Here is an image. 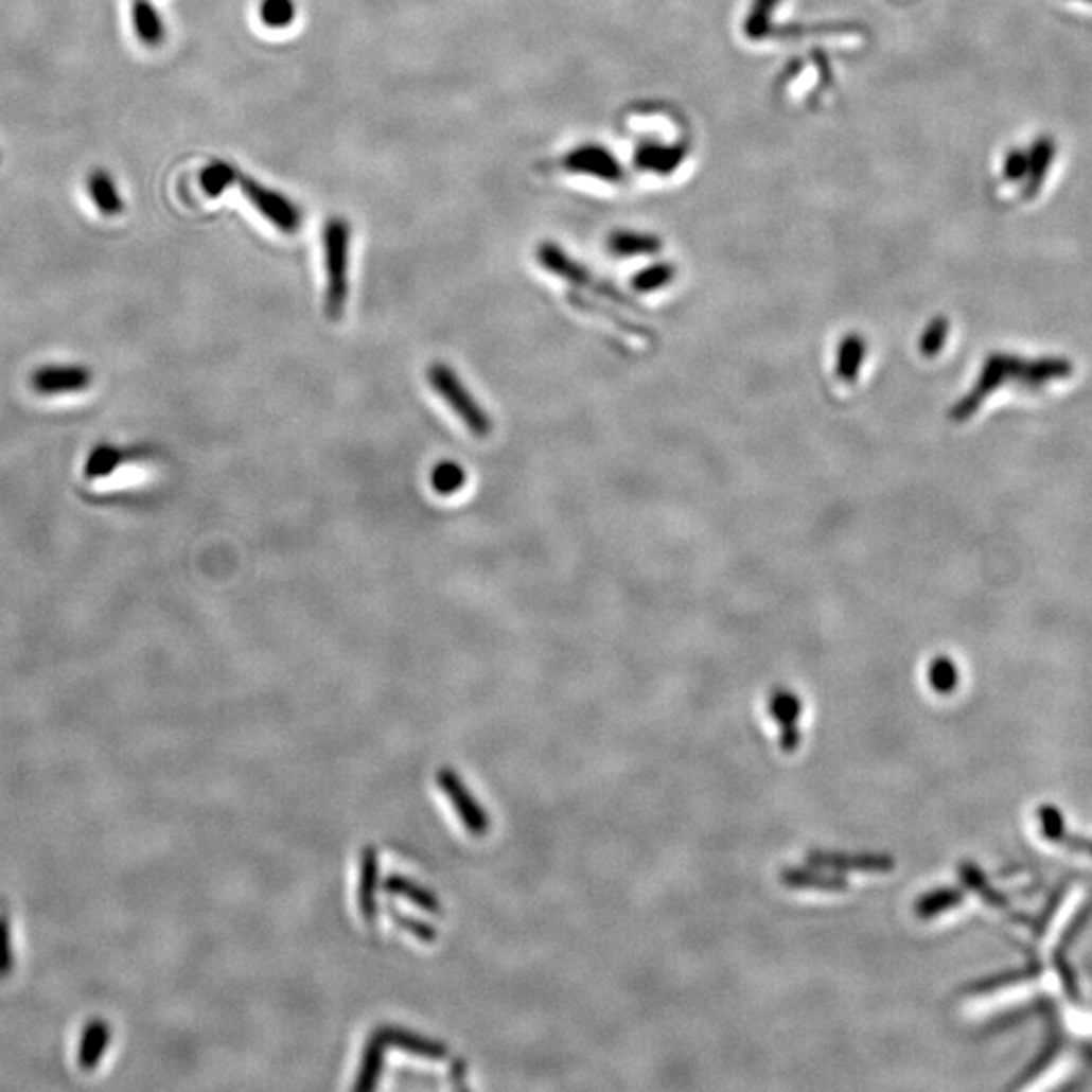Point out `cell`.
Wrapping results in <instances>:
<instances>
[{"label":"cell","mask_w":1092,"mask_h":1092,"mask_svg":"<svg viewBox=\"0 0 1092 1092\" xmlns=\"http://www.w3.org/2000/svg\"><path fill=\"white\" fill-rule=\"evenodd\" d=\"M1027 173V151L1024 148H1011L1009 153L1005 154L1004 158V175L1007 182H1022L1026 178Z\"/></svg>","instance_id":"23"},{"label":"cell","mask_w":1092,"mask_h":1092,"mask_svg":"<svg viewBox=\"0 0 1092 1092\" xmlns=\"http://www.w3.org/2000/svg\"><path fill=\"white\" fill-rule=\"evenodd\" d=\"M376 888H378V860L374 848H367L363 853V870H360V888H358V906L360 915L369 922H376Z\"/></svg>","instance_id":"11"},{"label":"cell","mask_w":1092,"mask_h":1092,"mask_svg":"<svg viewBox=\"0 0 1092 1092\" xmlns=\"http://www.w3.org/2000/svg\"><path fill=\"white\" fill-rule=\"evenodd\" d=\"M862 354H864V347L860 340H848L844 345V350L840 354V369L846 374V376H852L856 369H860V360H862Z\"/></svg>","instance_id":"25"},{"label":"cell","mask_w":1092,"mask_h":1092,"mask_svg":"<svg viewBox=\"0 0 1092 1092\" xmlns=\"http://www.w3.org/2000/svg\"><path fill=\"white\" fill-rule=\"evenodd\" d=\"M89 195L93 198L95 207L104 213V215H120L122 209H124V202L122 197L116 189V182L111 180V176L98 169L89 175Z\"/></svg>","instance_id":"15"},{"label":"cell","mask_w":1092,"mask_h":1092,"mask_svg":"<svg viewBox=\"0 0 1092 1092\" xmlns=\"http://www.w3.org/2000/svg\"><path fill=\"white\" fill-rule=\"evenodd\" d=\"M131 17H134L136 35L146 47H158L164 41L166 29H164V22L160 19L158 11L154 8L153 2L136 0L134 8H131Z\"/></svg>","instance_id":"12"},{"label":"cell","mask_w":1092,"mask_h":1092,"mask_svg":"<svg viewBox=\"0 0 1092 1092\" xmlns=\"http://www.w3.org/2000/svg\"><path fill=\"white\" fill-rule=\"evenodd\" d=\"M260 15L265 27L285 29L296 19V2L294 0H262Z\"/></svg>","instance_id":"20"},{"label":"cell","mask_w":1092,"mask_h":1092,"mask_svg":"<svg viewBox=\"0 0 1092 1092\" xmlns=\"http://www.w3.org/2000/svg\"><path fill=\"white\" fill-rule=\"evenodd\" d=\"M561 169L570 175L591 176L605 182H619L626 169L619 158L603 144H581L561 158Z\"/></svg>","instance_id":"6"},{"label":"cell","mask_w":1092,"mask_h":1092,"mask_svg":"<svg viewBox=\"0 0 1092 1092\" xmlns=\"http://www.w3.org/2000/svg\"><path fill=\"white\" fill-rule=\"evenodd\" d=\"M383 888L389 893V895L405 896L407 900H411L417 906H421L423 911L427 913H441V902L437 900V896L434 893H429L427 888L419 886L413 880L409 878H403V876H389L387 882L383 884Z\"/></svg>","instance_id":"16"},{"label":"cell","mask_w":1092,"mask_h":1092,"mask_svg":"<svg viewBox=\"0 0 1092 1092\" xmlns=\"http://www.w3.org/2000/svg\"><path fill=\"white\" fill-rule=\"evenodd\" d=\"M429 483L437 496H443V498L456 496L459 490H463V486L468 483L465 468L454 459H441L431 468Z\"/></svg>","instance_id":"14"},{"label":"cell","mask_w":1092,"mask_h":1092,"mask_svg":"<svg viewBox=\"0 0 1092 1092\" xmlns=\"http://www.w3.org/2000/svg\"><path fill=\"white\" fill-rule=\"evenodd\" d=\"M1087 2H1092V0H1087Z\"/></svg>","instance_id":"27"},{"label":"cell","mask_w":1092,"mask_h":1092,"mask_svg":"<svg viewBox=\"0 0 1092 1092\" xmlns=\"http://www.w3.org/2000/svg\"><path fill=\"white\" fill-rule=\"evenodd\" d=\"M607 247L613 256L619 258H635V256H650L662 247V241L652 233H637V231H613L607 240Z\"/></svg>","instance_id":"13"},{"label":"cell","mask_w":1092,"mask_h":1092,"mask_svg":"<svg viewBox=\"0 0 1092 1092\" xmlns=\"http://www.w3.org/2000/svg\"><path fill=\"white\" fill-rule=\"evenodd\" d=\"M674 267L670 263H657L644 271H639L634 278V287L637 292H654L657 287L670 284L674 278Z\"/></svg>","instance_id":"21"},{"label":"cell","mask_w":1092,"mask_h":1092,"mask_svg":"<svg viewBox=\"0 0 1092 1092\" xmlns=\"http://www.w3.org/2000/svg\"><path fill=\"white\" fill-rule=\"evenodd\" d=\"M931 677L937 690H951V686L957 682V668L949 659H939L933 666Z\"/></svg>","instance_id":"26"},{"label":"cell","mask_w":1092,"mask_h":1092,"mask_svg":"<svg viewBox=\"0 0 1092 1092\" xmlns=\"http://www.w3.org/2000/svg\"><path fill=\"white\" fill-rule=\"evenodd\" d=\"M385 1042H381L376 1036H372L363 1054V1067L358 1072L356 1082L352 1085L354 1091H371L378 1082V1076L385 1067Z\"/></svg>","instance_id":"18"},{"label":"cell","mask_w":1092,"mask_h":1092,"mask_svg":"<svg viewBox=\"0 0 1092 1092\" xmlns=\"http://www.w3.org/2000/svg\"><path fill=\"white\" fill-rule=\"evenodd\" d=\"M684 158L686 151L680 144H664L652 140L639 142L634 154L635 166L654 175H672L684 162Z\"/></svg>","instance_id":"9"},{"label":"cell","mask_w":1092,"mask_h":1092,"mask_svg":"<svg viewBox=\"0 0 1092 1092\" xmlns=\"http://www.w3.org/2000/svg\"><path fill=\"white\" fill-rule=\"evenodd\" d=\"M781 0H753L744 19V35L751 41H761L773 33V15Z\"/></svg>","instance_id":"17"},{"label":"cell","mask_w":1092,"mask_h":1092,"mask_svg":"<svg viewBox=\"0 0 1092 1092\" xmlns=\"http://www.w3.org/2000/svg\"><path fill=\"white\" fill-rule=\"evenodd\" d=\"M235 184L240 187L241 193L247 197V200L251 202V207L256 211L262 213V217L271 223L276 229H280L285 235H292L296 233L300 227H302V211L300 207L289 200V198L282 195L280 191H274V189H267L262 182H258L256 178H251L249 175H243L237 173V180Z\"/></svg>","instance_id":"4"},{"label":"cell","mask_w":1092,"mask_h":1092,"mask_svg":"<svg viewBox=\"0 0 1092 1092\" xmlns=\"http://www.w3.org/2000/svg\"><path fill=\"white\" fill-rule=\"evenodd\" d=\"M427 381L434 393L450 407V411L458 417L465 431L476 439L492 436L494 423L488 411L474 399L472 391L463 385L458 372L450 365L436 360L427 369Z\"/></svg>","instance_id":"3"},{"label":"cell","mask_w":1092,"mask_h":1092,"mask_svg":"<svg viewBox=\"0 0 1092 1092\" xmlns=\"http://www.w3.org/2000/svg\"><path fill=\"white\" fill-rule=\"evenodd\" d=\"M437 783L441 787V791L447 795L450 804L458 811L459 820L465 826V830L472 831L476 838L486 835L488 830H490V817L476 804L474 795L465 789L463 781L459 779L458 775L454 771H450V769H441L437 773Z\"/></svg>","instance_id":"7"},{"label":"cell","mask_w":1092,"mask_h":1092,"mask_svg":"<svg viewBox=\"0 0 1092 1092\" xmlns=\"http://www.w3.org/2000/svg\"><path fill=\"white\" fill-rule=\"evenodd\" d=\"M374 1036L381 1042H385V1046L405 1050L409 1054L423 1056V1058H429V1060H445L447 1058V1049L441 1042L423 1038V1036H417V1034L407 1032V1029L385 1026L381 1027Z\"/></svg>","instance_id":"10"},{"label":"cell","mask_w":1092,"mask_h":1092,"mask_svg":"<svg viewBox=\"0 0 1092 1092\" xmlns=\"http://www.w3.org/2000/svg\"><path fill=\"white\" fill-rule=\"evenodd\" d=\"M1072 371H1074V367H1072L1071 360L1058 358V356L1026 360V358H1020L1014 354H991L983 365L982 374H980L973 391L967 394L962 403L953 409V419L963 421V419L973 416L989 394L1009 381H1016L1027 389H1040L1049 383L1071 376Z\"/></svg>","instance_id":"1"},{"label":"cell","mask_w":1092,"mask_h":1092,"mask_svg":"<svg viewBox=\"0 0 1092 1092\" xmlns=\"http://www.w3.org/2000/svg\"><path fill=\"white\" fill-rule=\"evenodd\" d=\"M391 917H393L394 922H397L401 929L409 931L411 935H416L419 939H436V931H434V927H431V924H427V922H423V920H419V918L405 917V915H401L394 906H391Z\"/></svg>","instance_id":"24"},{"label":"cell","mask_w":1092,"mask_h":1092,"mask_svg":"<svg viewBox=\"0 0 1092 1092\" xmlns=\"http://www.w3.org/2000/svg\"><path fill=\"white\" fill-rule=\"evenodd\" d=\"M31 393L45 401H69L89 393L93 387V374L86 367L77 365H47L29 376Z\"/></svg>","instance_id":"5"},{"label":"cell","mask_w":1092,"mask_h":1092,"mask_svg":"<svg viewBox=\"0 0 1092 1092\" xmlns=\"http://www.w3.org/2000/svg\"><path fill=\"white\" fill-rule=\"evenodd\" d=\"M947 332H949L947 320H945V318H935V320L931 322V327L927 328L924 336H922L920 350H922L927 356H935V354L940 352V349H943V345H945Z\"/></svg>","instance_id":"22"},{"label":"cell","mask_w":1092,"mask_h":1092,"mask_svg":"<svg viewBox=\"0 0 1092 1092\" xmlns=\"http://www.w3.org/2000/svg\"><path fill=\"white\" fill-rule=\"evenodd\" d=\"M1054 158H1056V140L1049 134H1042L1027 148V173L1026 178L1022 180V198L1029 200V198L1040 195Z\"/></svg>","instance_id":"8"},{"label":"cell","mask_w":1092,"mask_h":1092,"mask_svg":"<svg viewBox=\"0 0 1092 1092\" xmlns=\"http://www.w3.org/2000/svg\"><path fill=\"white\" fill-rule=\"evenodd\" d=\"M237 169L225 160H215L200 173V187L205 195L221 197L237 180Z\"/></svg>","instance_id":"19"},{"label":"cell","mask_w":1092,"mask_h":1092,"mask_svg":"<svg viewBox=\"0 0 1092 1092\" xmlns=\"http://www.w3.org/2000/svg\"><path fill=\"white\" fill-rule=\"evenodd\" d=\"M349 221L345 217H330L322 229V249H324V271H327V289H324V314L330 322H338L345 316L349 302V263H350Z\"/></svg>","instance_id":"2"}]
</instances>
